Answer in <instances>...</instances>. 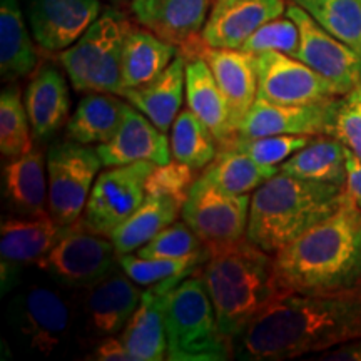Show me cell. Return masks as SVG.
Returning a JSON list of instances; mask_svg holds the SVG:
<instances>
[{
	"label": "cell",
	"instance_id": "6da1fadb",
	"mask_svg": "<svg viewBox=\"0 0 361 361\" xmlns=\"http://www.w3.org/2000/svg\"><path fill=\"white\" fill-rule=\"evenodd\" d=\"M361 338V286L333 293H283L234 338L243 361H281L324 353Z\"/></svg>",
	"mask_w": 361,
	"mask_h": 361
},
{
	"label": "cell",
	"instance_id": "7a4b0ae2",
	"mask_svg": "<svg viewBox=\"0 0 361 361\" xmlns=\"http://www.w3.org/2000/svg\"><path fill=\"white\" fill-rule=\"evenodd\" d=\"M281 293H333L361 286V207L346 200L331 216L274 255Z\"/></svg>",
	"mask_w": 361,
	"mask_h": 361
},
{
	"label": "cell",
	"instance_id": "3957f363",
	"mask_svg": "<svg viewBox=\"0 0 361 361\" xmlns=\"http://www.w3.org/2000/svg\"><path fill=\"white\" fill-rule=\"evenodd\" d=\"M200 273L223 335L234 341L279 295L274 256L247 238L207 247Z\"/></svg>",
	"mask_w": 361,
	"mask_h": 361
},
{
	"label": "cell",
	"instance_id": "277c9868",
	"mask_svg": "<svg viewBox=\"0 0 361 361\" xmlns=\"http://www.w3.org/2000/svg\"><path fill=\"white\" fill-rule=\"evenodd\" d=\"M345 200V186L314 183L279 171L251 196L246 238L269 255H276L335 213Z\"/></svg>",
	"mask_w": 361,
	"mask_h": 361
},
{
	"label": "cell",
	"instance_id": "5b68a950",
	"mask_svg": "<svg viewBox=\"0 0 361 361\" xmlns=\"http://www.w3.org/2000/svg\"><path fill=\"white\" fill-rule=\"evenodd\" d=\"M164 316L168 360L224 361L234 356L233 341L221 331L200 271L168 291Z\"/></svg>",
	"mask_w": 361,
	"mask_h": 361
},
{
	"label": "cell",
	"instance_id": "8992f818",
	"mask_svg": "<svg viewBox=\"0 0 361 361\" xmlns=\"http://www.w3.org/2000/svg\"><path fill=\"white\" fill-rule=\"evenodd\" d=\"M124 13L107 8L78 42L59 52V62L78 92H104L123 97V52L130 30Z\"/></svg>",
	"mask_w": 361,
	"mask_h": 361
},
{
	"label": "cell",
	"instance_id": "52a82bcc",
	"mask_svg": "<svg viewBox=\"0 0 361 361\" xmlns=\"http://www.w3.org/2000/svg\"><path fill=\"white\" fill-rule=\"evenodd\" d=\"M117 264L119 255L111 239L90 231L82 219L64 226L52 250L37 263L54 283L75 290H85Z\"/></svg>",
	"mask_w": 361,
	"mask_h": 361
},
{
	"label": "cell",
	"instance_id": "ba28073f",
	"mask_svg": "<svg viewBox=\"0 0 361 361\" xmlns=\"http://www.w3.org/2000/svg\"><path fill=\"white\" fill-rule=\"evenodd\" d=\"M102 161L96 149L75 141L57 142L47 152L49 213L59 226L80 219Z\"/></svg>",
	"mask_w": 361,
	"mask_h": 361
},
{
	"label": "cell",
	"instance_id": "9c48e42d",
	"mask_svg": "<svg viewBox=\"0 0 361 361\" xmlns=\"http://www.w3.org/2000/svg\"><path fill=\"white\" fill-rule=\"evenodd\" d=\"M154 168V162L141 161L102 171L80 218L85 228L109 238L146 200V180Z\"/></svg>",
	"mask_w": 361,
	"mask_h": 361
},
{
	"label": "cell",
	"instance_id": "30bf717a",
	"mask_svg": "<svg viewBox=\"0 0 361 361\" xmlns=\"http://www.w3.org/2000/svg\"><path fill=\"white\" fill-rule=\"evenodd\" d=\"M11 318L29 348L45 356L61 350L72 333L69 303L47 284H32L17 295Z\"/></svg>",
	"mask_w": 361,
	"mask_h": 361
},
{
	"label": "cell",
	"instance_id": "8fae6325",
	"mask_svg": "<svg viewBox=\"0 0 361 361\" xmlns=\"http://www.w3.org/2000/svg\"><path fill=\"white\" fill-rule=\"evenodd\" d=\"M286 16L291 17L300 29L296 59L326 79L338 96H346L360 87L361 56L358 52L324 30L305 8L295 2L288 6Z\"/></svg>",
	"mask_w": 361,
	"mask_h": 361
},
{
	"label": "cell",
	"instance_id": "7c38bea8",
	"mask_svg": "<svg viewBox=\"0 0 361 361\" xmlns=\"http://www.w3.org/2000/svg\"><path fill=\"white\" fill-rule=\"evenodd\" d=\"M258 97L283 106H305L338 97L335 89L300 59L278 51L252 54Z\"/></svg>",
	"mask_w": 361,
	"mask_h": 361
},
{
	"label": "cell",
	"instance_id": "4fadbf2b",
	"mask_svg": "<svg viewBox=\"0 0 361 361\" xmlns=\"http://www.w3.org/2000/svg\"><path fill=\"white\" fill-rule=\"evenodd\" d=\"M251 196H228L209 188L191 186L180 216L207 247L246 238Z\"/></svg>",
	"mask_w": 361,
	"mask_h": 361
},
{
	"label": "cell",
	"instance_id": "5bb4252c",
	"mask_svg": "<svg viewBox=\"0 0 361 361\" xmlns=\"http://www.w3.org/2000/svg\"><path fill=\"white\" fill-rule=\"evenodd\" d=\"M179 51L186 57L200 56L213 72L216 82L228 102L231 126L236 133L241 121L258 97V75L255 69V57L241 49H216L194 39Z\"/></svg>",
	"mask_w": 361,
	"mask_h": 361
},
{
	"label": "cell",
	"instance_id": "9a60e30c",
	"mask_svg": "<svg viewBox=\"0 0 361 361\" xmlns=\"http://www.w3.org/2000/svg\"><path fill=\"white\" fill-rule=\"evenodd\" d=\"M142 291L128 274L111 271L84 290L80 314L82 329L90 338L102 340L119 335L141 303Z\"/></svg>",
	"mask_w": 361,
	"mask_h": 361
},
{
	"label": "cell",
	"instance_id": "2e32d148",
	"mask_svg": "<svg viewBox=\"0 0 361 361\" xmlns=\"http://www.w3.org/2000/svg\"><path fill=\"white\" fill-rule=\"evenodd\" d=\"M338 99L305 106H283L256 99L236 130V137L251 139L264 135H319L326 134L335 114Z\"/></svg>",
	"mask_w": 361,
	"mask_h": 361
},
{
	"label": "cell",
	"instance_id": "e0dca14e",
	"mask_svg": "<svg viewBox=\"0 0 361 361\" xmlns=\"http://www.w3.org/2000/svg\"><path fill=\"white\" fill-rule=\"evenodd\" d=\"M99 13V0H32L30 30L42 51L62 52L82 37Z\"/></svg>",
	"mask_w": 361,
	"mask_h": 361
},
{
	"label": "cell",
	"instance_id": "ac0fdd59",
	"mask_svg": "<svg viewBox=\"0 0 361 361\" xmlns=\"http://www.w3.org/2000/svg\"><path fill=\"white\" fill-rule=\"evenodd\" d=\"M96 151L106 168L141 161L168 164L173 157L168 135L133 104H126L123 123L114 137L109 142L99 144Z\"/></svg>",
	"mask_w": 361,
	"mask_h": 361
},
{
	"label": "cell",
	"instance_id": "d6986e66",
	"mask_svg": "<svg viewBox=\"0 0 361 361\" xmlns=\"http://www.w3.org/2000/svg\"><path fill=\"white\" fill-rule=\"evenodd\" d=\"M286 8V0H236L211 7L201 39L209 47L241 49L261 25L281 17Z\"/></svg>",
	"mask_w": 361,
	"mask_h": 361
},
{
	"label": "cell",
	"instance_id": "ffe728a7",
	"mask_svg": "<svg viewBox=\"0 0 361 361\" xmlns=\"http://www.w3.org/2000/svg\"><path fill=\"white\" fill-rule=\"evenodd\" d=\"M211 0H130V12L144 29L183 47L201 37Z\"/></svg>",
	"mask_w": 361,
	"mask_h": 361
},
{
	"label": "cell",
	"instance_id": "44dd1931",
	"mask_svg": "<svg viewBox=\"0 0 361 361\" xmlns=\"http://www.w3.org/2000/svg\"><path fill=\"white\" fill-rule=\"evenodd\" d=\"M24 104L35 141L51 139L71 119V96L64 75L52 66L40 67L27 85Z\"/></svg>",
	"mask_w": 361,
	"mask_h": 361
},
{
	"label": "cell",
	"instance_id": "7402d4cb",
	"mask_svg": "<svg viewBox=\"0 0 361 361\" xmlns=\"http://www.w3.org/2000/svg\"><path fill=\"white\" fill-rule=\"evenodd\" d=\"M166 295L161 284H152L142 293L137 310L119 333L121 340L133 356V361L168 360V336H166Z\"/></svg>",
	"mask_w": 361,
	"mask_h": 361
},
{
	"label": "cell",
	"instance_id": "603a6c76",
	"mask_svg": "<svg viewBox=\"0 0 361 361\" xmlns=\"http://www.w3.org/2000/svg\"><path fill=\"white\" fill-rule=\"evenodd\" d=\"M186 102L192 114L214 134L219 147L233 142L236 133L231 126L228 102L209 66L200 56L186 57Z\"/></svg>",
	"mask_w": 361,
	"mask_h": 361
},
{
	"label": "cell",
	"instance_id": "cb8c5ba5",
	"mask_svg": "<svg viewBox=\"0 0 361 361\" xmlns=\"http://www.w3.org/2000/svg\"><path fill=\"white\" fill-rule=\"evenodd\" d=\"M4 196L19 216L35 218L51 214L49 180L45 178V161L40 147H32L19 157L8 159L2 168Z\"/></svg>",
	"mask_w": 361,
	"mask_h": 361
},
{
	"label": "cell",
	"instance_id": "d4e9b609",
	"mask_svg": "<svg viewBox=\"0 0 361 361\" xmlns=\"http://www.w3.org/2000/svg\"><path fill=\"white\" fill-rule=\"evenodd\" d=\"M186 90V57L178 52L159 78L137 89H126L123 99L146 114L151 123L168 133L180 112Z\"/></svg>",
	"mask_w": 361,
	"mask_h": 361
},
{
	"label": "cell",
	"instance_id": "484cf974",
	"mask_svg": "<svg viewBox=\"0 0 361 361\" xmlns=\"http://www.w3.org/2000/svg\"><path fill=\"white\" fill-rule=\"evenodd\" d=\"M62 231L64 226H59L51 214L4 219L0 226L2 263L16 266L37 264L52 250Z\"/></svg>",
	"mask_w": 361,
	"mask_h": 361
},
{
	"label": "cell",
	"instance_id": "4316f807",
	"mask_svg": "<svg viewBox=\"0 0 361 361\" xmlns=\"http://www.w3.org/2000/svg\"><path fill=\"white\" fill-rule=\"evenodd\" d=\"M279 168H263L233 144L219 147L218 156L207 164L192 186L209 188L228 196H245L256 191Z\"/></svg>",
	"mask_w": 361,
	"mask_h": 361
},
{
	"label": "cell",
	"instance_id": "83f0119b",
	"mask_svg": "<svg viewBox=\"0 0 361 361\" xmlns=\"http://www.w3.org/2000/svg\"><path fill=\"white\" fill-rule=\"evenodd\" d=\"M178 52L174 44L157 37L151 30L130 27L123 52L124 90L142 87L159 78Z\"/></svg>",
	"mask_w": 361,
	"mask_h": 361
},
{
	"label": "cell",
	"instance_id": "f1b7e54d",
	"mask_svg": "<svg viewBox=\"0 0 361 361\" xmlns=\"http://www.w3.org/2000/svg\"><path fill=\"white\" fill-rule=\"evenodd\" d=\"M126 102L121 96L90 92L78 104L66 126L67 137L85 144H106L114 137L124 117Z\"/></svg>",
	"mask_w": 361,
	"mask_h": 361
},
{
	"label": "cell",
	"instance_id": "f546056e",
	"mask_svg": "<svg viewBox=\"0 0 361 361\" xmlns=\"http://www.w3.org/2000/svg\"><path fill=\"white\" fill-rule=\"evenodd\" d=\"M348 149L328 134L314 135L303 149L279 166V171L295 178L345 186Z\"/></svg>",
	"mask_w": 361,
	"mask_h": 361
},
{
	"label": "cell",
	"instance_id": "4dcf8cb0",
	"mask_svg": "<svg viewBox=\"0 0 361 361\" xmlns=\"http://www.w3.org/2000/svg\"><path fill=\"white\" fill-rule=\"evenodd\" d=\"M183 204L168 196H149L119 228H116L109 239L117 255H130L146 246L156 234L178 219Z\"/></svg>",
	"mask_w": 361,
	"mask_h": 361
},
{
	"label": "cell",
	"instance_id": "1f68e13d",
	"mask_svg": "<svg viewBox=\"0 0 361 361\" xmlns=\"http://www.w3.org/2000/svg\"><path fill=\"white\" fill-rule=\"evenodd\" d=\"M37 66L32 39L17 0L0 2V75L4 82L25 78Z\"/></svg>",
	"mask_w": 361,
	"mask_h": 361
},
{
	"label": "cell",
	"instance_id": "d6a6232c",
	"mask_svg": "<svg viewBox=\"0 0 361 361\" xmlns=\"http://www.w3.org/2000/svg\"><path fill=\"white\" fill-rule=\"evenodd\" d=\"M169 142L173 159L196 171L211 164L219 151L214 134L192 114L189 107L180 111L176 117L171 128Z\"/></svg>",
	"mask_w": 361,
	"mask_h": 361
},
{
	"label": "cell",
	"instance_id": "836d02e7",
	"mask_svg": "<svg viewBox=\"0 0 361 361\" xmlns=\"http://www.w3.org/2000/svg\"><path fill=\"white\" fill-rule=\"evenodd\" d=\"M313 19L361 56V0H293Z\"/></svg>",
	"mask_w": 361,
	"mask_h": 361
},
{
	"label": "cell",
	"instance_id": "e575fe53",
	"mask_svg": "<svg viewBox=\"0 0 361 361\" xmlns=\"http://www.w3.org/2000/svg\"><path fill=\"white\" fill-rule=\"evenodd\" d=\"M209 256V250L196 256L183 259L164 258H142L139 255H121L119 268L139 286H152V284L168 281V279H186L200 271Z\"/></svg>",
	"mask_w": 361,
	"mask_h": 361
},
{
	"label": "cell",
	"instance_id": "d590c367",
	"mask_svg": "<svg viewBox=\"0 0 361 361\" xmlns=\"http://www.w3.org/2000/svg\"><path fill=\"white\" fill-rule=\"evenodd\" d=\"M25 104L17 89H6L0 96V152L7 159L19 157L34 147Z\"/></svg>",
	"mask_w": 361,
	"mask_h": 361
},
{
	"label": "cell",
	"instance_id": "8d00e7d4",
	"mask_svg": "<svg viewBox=\"0 0 361 361\" xmlns=\"http://www.w3.org/2000/svg\"><path fill=\"white\" fill-rule=\"evenodd\" d=\"M207 250L202 239L189 228L186 221H174L159 234H156L146 246L139 247L135 255L142 258L183 259L201 255Z\"/></svg>",
	"mask_w": 361,
	"mask_h": 361
},
{
	"label": "cell",
	"instance_id": "74e56055",
	"mask_svg": "<svg viewBox=\"0 0 361 361\" xmlns=\"http://www.w3.org/2000/svg\"><path fill=\"white\" fill-rule=\"evenodd\" d=\"M313 137L314 135L296 134L264 135V137L251 139L234 137L231 144L263 168H279V164H283L296 151L303 149Z\"/></svg>",
	"mask_w": 361,
	"mask_h": 361
},
{
	"label": "cell",
	"instance_id": "f35d334b",
	"mask_svg": "<svg viewBox=\"0 0 361 361\" xmlns=\"http://www.w3.org/2000/svg\"><path fill=\"white\" fill-rule=\"evenodd\" d=\"M300 47V29L291 17H278L261 25L250 39L243 44L241 51L247 54H259L266 51H278L296 57Z\"/></svg>",
	"mask_w": 361,
	"mask_h": 361
},
{
	"label": "cell",
	"instance_id": "ab89813d",
	"mask_svg": "<svg viewBox=\"0 0 361 361\" xmlns=\"http://www.w3.org/2000/svg\"><path fill=\"white\" fill-rule=\"evenodd\" d=\"M326 134L361 157V85L338 99Z\"/></svg>",
	"mask_w": 361,
	"mask_h": 361
},
{
	"label": "cell",
	"instance_id": "60d3db41",
	"mask_svg": "<svg viewBox=\"0 0 361 361\" xmlns=\"http://www.w3.org/2000/svg\"><path fill=\"white\" fill-rule=\"evenodd\" d=\"M194 180H196V169L171 159L168 164H156L154 171L149 174L146 180V194L168 196L184 204Z\"/></svg>",
	"mask_w": 361,
	"mask_h": 361
},
{
	"label": "cell",
	"instance_id": "b9f144b4",
	"mask_svg": "<svg viewBox=\"0 0 361 361\" xmlns=\"http://www.w3.org/2000/svg\"><path fill=\"white\" fill-rule=\"evenodd\" d=\"M89 358L97 361H133V356L126 348L119 335L106 336L99 340L92 351V356H89Z\"/></svg>",
	"mask_w": 361,
	"mask_h": 361
},
{
	"label": "cell",
	"instance_id": "7bdbcfd3",
	"mask_svg": "<svg viewBox=\"0 0 361 361\" xmlns=\"http://www.w3.org/2000/svg\"><path fill=\"white\" fill-rule=\"evenodd\" d=\"M345 191L356 206L361 207V157L348 151L346 154V183Z\"/></svg>",
	"mask_w": 361,
	"mask_h": 361
},
{
	"label": "cell",
	"instance_id": "ee69618b",
	"mask_svg": "<svg viewBox=\"0 0 361 361\" xmlns=\"http://www.w3.org/2000/svg\"><path fill=\"white\" fill-rule=\"evenodd\" d=\"M319 358L329 361H361V338H355V340L343 343L335 348L326 350Z\"/></svg>",
	"mask_w": 361,
	"mask_h": 361
},
{
	"label": "cell",
	"instance_id": "f6af8a7d",
	"mask_svg": "<svg viewBox=\"0 0 361 361\" xmlns=\"http://www.w3.org/2000/svg\"><path fill=\"white\" fill-rule=\"evenodd\" d=\"M231 2H236V0H213V7H223V6H228V4Z\"/></svg>",
	"mask_w": 361,
	"mask_h": 361
},
{
	"label": "cell",
	"instance_id": "bcb514c9",
	"mask_svg": "<svg viewBox=\"0 0 361 361\" xmlns=\"http://www.w3.org/2000/svg\"><path fill=\"white\" fill-rule=\"evenodd\" d=\"M112 2H128V0H112Z\"/></svg>",
	"mask_w": 361,
	"mask_h": 361
}]
</instances>
